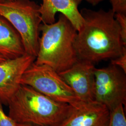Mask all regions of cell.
<instances>
[{"label":"cell","mask_w":126,"mask_h":126,"mask_svg":"<svg viewBox=\"0 0 126 126\" xmlns=\"http://www.w3.org/2000/svg\"><path fill=\"white\" fill-rule=\"evenodd\" d=\"M0 99V126H16V123L4 113Z\"/></svg>","instance_id":"obj_15"},{"label":"cell","mask_w":126,"mask_h":126,"mask_svg":"<svg viewBox=\"0 0 126 126\" xmlns=\"http://www.w3.org/2000/svg\"><path fill=\"white\" fill-rule=\"evenodd\" d=\"M38 52L34 63L50 66L57 72L71 67L79 60L74 43L77 30L60 14L57 22L42 23Z\"/></svg>","instance_id":"obj_3"},{"label":"cell","mask_w":126,"mask_h":126,"mask_svg":"<svg viewBox=\"0 0 126 126\" xmlns=\"http://www.w3.org/2000/svg\"><path fill=\"white\" fill-rule=\"evenodd\" d=\"M94 64L79 60L71 67L59 72L78 98L83 102L94 101Z\"/></svg>","instance_id":"obj_7"},{"label":"cell","mask_w":126,"mask_h":126,"mask_svg":"<svg viewBox=\"0 0 126 126\" xmlns=\"http://www.w3.org/2000/svg\"><path fill=\"white\" fill-rule=\"evenodd\" d=\"M85 0L91 4L93 5V6H95L99 4V2L103 1L104 0Z\"/></svg>","instance_id":"obj_17"},{"label":"cell","mask_w":126,"mask_h":126,"mask_svg":"<svg viewBox=\"0 0 126 126\" xmlns=\"http://www.w3.org/2000/svg\"><path fill=\"white\" fill-rule=\"evenodd\" d=\"M111 63L121 68L126 73V49L121 55L111 60Z\"/></svg>","instance_id":"obj_16"},{"label":"cell","mask_w":126,"mask_h":126,"mask_svg":"<svg viewBox=\"0 0 126 126\" xmlns=\"http://www.w3.org/2000/svg\"><path fill=\"white\" fill-rule=\"evenodd\" d=\"M112 10L115 14L126 13V0H110Z\"/></svg>","instance_id":"obj_14"},{"label":"cell","mask_w":126,"mask_h":126,"mask_svg":"<svg viewBox=\"0 0 126 126\" xmlns=\"http://www.w3.org/2000/svg\"><path fill=\"white\" fill-rule=\"evenodd\" d=\"M21 84L30 86L53 100L74 108L85 103L78 98L58 72L46 65L34 62L24 72Z\"/></svg>","instance_id":"obj_5"},{"label":"cell","mask_w":126,"mask_h":126,"mask_svg":"<svg viewBox=\"0 0 126 126\" xmlns=\"http://www.w3.org/2000/svg\"><path fill=\"white\" fill-rule=\"evenodd\" d=\"M108 126H126V118L123 105L110 111Z\"/></svg>","instance_id":"obj_12"},{"label":"cell","mask_w":126,"mask_h":126,"mask_svg":"<svg viewBox=\"0 0 126 126\" xmlns=\"http://www.w3.org/2000/svg\"><path fill=\"white\" fill-rule=\"evenodd\" d=\"M75 0L76 2L77 3L78 5L80 3L81 1H82V0Z\"/></svg>","instance_id":"obj_19"},{"label":"cell","mask_w":126,"mask_h":126,"mask_svg":"<svg viewBox=\"0 0 126 126\" xmlns=\"http://www.w3.org/2000/svg\"><path fill=\"white\" fill-rule=\"evenodd\" d=\"M114 17L117 21L120 30V34L123 45H126V13H116Z\"/></svg>","instance_id":"obj_13"},{"label":"cell","mask_w":126,"mask_h":126,"mask_svg":"<svg viewBox=\"0 0 126 126\" xmlns=\"http://www.w3.org/2000/svg\"><path fill=\"white\" fill-rule=\"evenodd\" d=\"M35 59V57L26 54L0 62V99L3 104L7 105L21 86L24 72Z\"/></svg>","instance_id":"obj_8"},{"label":"cell","mask_w":126,"mask_h":126,"mask_svg":"<svg viewBox=\"0 0 126 126\" xmlns=\"http://www.w3.org/2000/svg\"><path fill=\"white\" fill-rule=\"evenodd\" d=\"M16 126H41L36 125H32V124H18L16 123Z\"/></svg>","instance_id":"obj_18"},{"label":"cell","mask_w":126,"mask_h":126,"mask_svg":"<svg viewBox=\"0 0 126 126\" xmlns=\"http://www.w3.org/2000/svg\"><path fill=\"white\" fill-rule=\"evenodd\" d=\"M7 105L9 116L16 123L41 126H60L75 108L24 85H21Z\"/></svg>","instance_id":"obj_2"},{"label":"cell","mask_w":126,"mask_h":126,"mask_svg":"<svg viewBox=\"0 0 126 126\" xmlns=\"http://www.w3.org/2000/svg\"><path fill=\"white\" fill-rule=\"evenodd\" d=\"M39 12L42 23H54L57 13L63 14L72 23L78 31L82 26L84 19L78 9L75 0H42L39 5Z\"/></svg>","instance_id":"obj_10"},{"label":"cell","mask_w":126,"mask_h":126,"mask_svg":"<svg viewBox=\"0 0 126 126\" xmlns=\"http://www.w3.org/2000/svg\"><path fill=\"white\" fill-rule=\"evenodd\" d=\"M80 12L84 22L77 32L74 43L79 60L94 64L121 55L126 47L112 9H83Z\"/></svg>","instance_id":"obj_1"},{"label":"cell","mask_w":126,"mask_h":126,"mask_svg":"<svg viewBox=\"0 0 126 126\" xmlns=\"http://www.w3.org/2000/svg\"><path fill=\"white\" fill-rule=\"evenodd\" d=\"M126 74L111 63L106 67L95 68L94 101L106 106L110 111L120 105H126Z\"/></svg>","instance_id":"obj_6"},{"label":"cell","mask_w":126,"mask_h":126,"mask_svg":"<svg viewBox=\"0 0 126 126\" xmlns=\"http://www.w3.org/2000/svg\"><path fill=\"white\" fill-rule=\"evenodd\" d=\"M40 6L31 0L0 2V15L6 18L21 36L26 54L36 58L42 23Z\"/></svg>","instance_id":"obj_4"},{"label":"cell","mask_w":126,"mask_h":126,"mask_svg":"<svg viewBox=\"0 0 126 126\" xmlns=\"http://www.w3.org/2000/svg\"><path fill=\"white\" fill-rule=\"evenodd\" d=\"M5 60H6V59H5L4 58H3L2 57H1L0 56V62H1V61H4Z\"/></svg>","instance_id":"obj_20"},{"label":"cell","mask_w":126,"mask_h":126,"mask_svg":"<svg viewBox=\"0 0 126 126\" xmlns=\"http://www.w3.org/2000/svg\"><path fill=\"white\" fill-rule=\"evenodd\" d=\"M109 119L108 108L94 100L75 108L60 126H108Z\"/></svg>","instance_id":"obj_9"},{"label":"cell","mask_w":126,"mask_h":126,"mask_svg":"<svg viewBox=\"0 0 126 126\" xmlns=\"http://www.w3.org/2000/svg\"><path fill=\"white\" fill-rule=\"evenodd\" d=\"M26 54L22 38L11 23L0 15V56L11 59Z\"/></svg>","instance_id":"obj_11"}]
</instances>
